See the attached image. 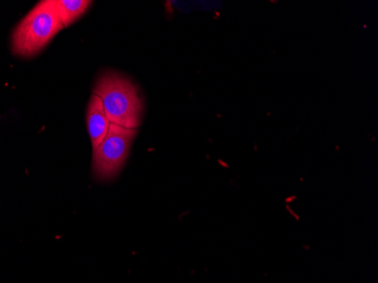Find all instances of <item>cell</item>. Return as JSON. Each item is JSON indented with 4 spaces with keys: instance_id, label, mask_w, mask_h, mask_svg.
Masks as SVG:
<instances>
[{
    "instance_id": "6da1fadb",
    "label": "cell",
    "mask_w": 378,
    "mask_h": 283,
    "mask_svg": "<svg viewBox=\"0 0 378 283\" xmlns=\"http://www.w3.org/2000/svg\"><path fill=\"white\" fill-rule=\"evenodd\" d=\"M64 27L56 0L40 1L13 32L14 54L22 58L36 56Z\"/></svg>"
},
{
    "instance_id": "7a4b0ae2",
    "label": "cell",
    "mask_w": 378,
    "mask_h": 283,
    "mask_svg": "<svg viewBox=\"0 0 378 283\" xmlns=\"http://www.w3.org/2000/svg\"><path fill=\"white\" fill-rule=\"evenodd\" d=\"M94 94L102 101L110 123L137 129L142 123L143 101L136 86L127 77L106 73L97 83Z\"/></svg>"
},
{
    "instance_id": "3957f363",
    "label": "cell",
    "mask_w": 378,
    "mask_h": 283,
    "mask_svg": "<svg viewBox=\"0 0 378 283\" xmlns=\"http://www.w3.org/2000/svg\"><path fill=\"white\" fill-rule=\"evenodd\" d=\"M136 129L110 124L103 141L93 152V172L98 179L108 180L118 175L126 162Z\"/></svg>"
},
{
    "instance_id": "277c9868",
    "label": "cell",
    "mask_w": 378,
    "mask_h": 283,
    "mask_svg": "<svg viewBox=\"0 0 378 283\" xmlns=\"http://www.w3.org/2000/svg\"><path fill=\"white\" fill-rule=\"evenodd\" d=\"M110 121L106 117L103 104L98 95L93 94L90 99L86 111V125L93 150L97 149L103 141L110 127Z\"/></svg>"
},
{
    "instance_id": "5b68a950",
    "label": "cell",
    "mask_w": 378,
    "mask_h": 283,
    "mask_svg": "<svg viewBox=\"0 0 378 283\" xmlns=\"http://www.w3.org/2000/svg\"><path fill=\"white\" fill-rule=\"evenodd\" d=\"M91 3L92 2L87 0H56L58 13L64 26H69L80 16H83L89 9Z\"/></svg>"
}]
</instances>
